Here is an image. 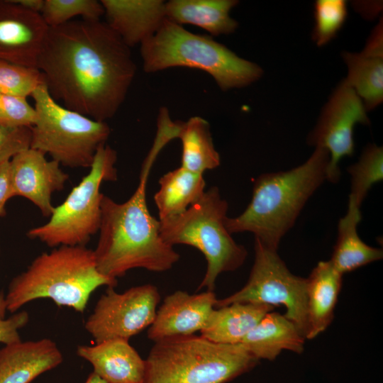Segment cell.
I'll list each match as a JSON object with an SVG mask.
<instances>
[{
	"label": "cell",
	"instance_id": "cell-1",
	"mask_svg": "<svg viewBox=\"0 0 383 383\" xmlns=\"http://www.w3.org/2000/svg\"><path fill=\"white\" fill-rule=\"evenodd\" d=\"M50 96L99 121L113 118L136 74L131 48L100 21L50 28L37 62Z\"/></svg>",
	"mask_w": 383,
	"mask_h": 383
},
{
	"label": "cell",
	"instance_id": "cell-2",
	"mask_svg": "<svg viewBox=\"0 0 383 383\" xmlns=\"http://www.w3.org/2000/svg\"><path fill=\"white\" fill-rule=\"evenodd\" d=\"M152 165L144 161L132 196L118 203L103 195L99 238L94 252L96 268L117 280L134 268L162 272L170 270L180 255L160 233V221L152 216L146 201V187Z\"/></svg>",
	"mask_w": 383,
	"mask_h": 383
},
{
	"label": "cell",
	"instance_id": "cell-3",
	"mask_svg": "<svg viewBox=\"0 0 383 383\" xmlns=\"http://www.w3.org/2000/svg\"><path fill=\"white\" fill-rule=\"evenodd\" d=\"M328 152L315 148L309 159L287 171L264 173L253 184L245 211L225 225L232 233L250 232L265 246L277 250L309 199L327 180Z\"/></svg>",
	"mask_w": 383,
	"mask_h": 383
},
{
	"label": "cell",
	"instance_id": "cell-4",
	"mask_svg": "<svg viewBox=\"0 0 383 383\" xmlns=\"http://www.w3.org/2000/svg\"><path fill=\"white\" fill-rule=\"evenodd\" d=\"M117 280L97 270L92 250L85 246H59L35 257L26 271L11 281L5 296L11 313L24 304L48 298L58 306L83 313L90 296L98 287H114Z\"/></svg>",
	"mask_w": 383,
	"mask_h": 383
},
{
	"label": "cell",
	"instance_id": "cell-5",
	"mask_svg": "<svg viewBox=\"0 0 383 383\" xmlns=\"http://www.w3.org/2000/svg\"><path fill=\"white\" fill-rule=\"evenodd\" d=\"M140 46L145 72L177 67L197 69L209 74L224 91L248 87L263 74L260 66L211 37L193 33L167 18Z\"/></svg>",
	"mask_w": 383,
	"mask_h": 383
},
{
	"label": "cell",
	"instance_id": "cell-6",
	"mask_svg": "<svg viewBox=\"0 0 383 383\" xmlns=\"http://www.w3.org/2000/svg\"><path fill=\"white\" fill-rule=\"evenodd\" d=\"M259 360L241 344H221L195 334L154 342L143 383H226Z\"/></svg>",
	"mask_w": 383,
	"mask_h": 383
},
{
	"label": "cell",
	"instance_id": "cell-7",
	"mask_svg": "<svg viewBox=\"0 0 383 383\" xmlns=\"http://www.w3.org/2000/svg\"><path fill=\"white\" fill-rule=\"evenodd\" d=\"M228 209V202L213 186L184 213L160 221V233L166 243L188 245L204 255L206 271L197 290L213 291L220 274L236 270L246 259V249L226 227Z\"/></svg>",
	"mask_w": 383,
	"mask_h": 383
},
{
	"label": "cell",
	"instance_id": "cell-8",
	"mask_svg": "<svg viewBox=\"0 0 383 383\" xmlns=\"http://www.w3.org/2000/svg\"><path fill=\"white\" fill-rule=\"evenodd\" d=\"M30 96L36 118L30 128V148L49 154L63 166L90 168L98 148L111 134L109 126L61 105L45 84Z\"/></svg>",
	"mask_w": 383,
	"mask_h": 383
},
{
	"label": "cell",
	"instance_id": "cell-9",
	"mask_svg": "<svg viewBox=\"0 0 383 383\" xmlns=\"http://www.w3.org/2000/svg\"><path fill=\"white\" fill-rule=\"evenodd\" d=\"M116 160L114 149L106 144L101 145L89 174L73 188L62 204L55 207L50 220L29 230L27 235L50 247L85 246L99 230L104 195L100 187L104 182L117 180Z\"/></svg>",
	"mask_w": 383,
	"mask_h": 383
},
{
	"label": "cell",
	"instance_id": "cell-10",
	"mask_svg": "<svg viewBox=\"0 0 383 383\" xmlns=\"http://www.w3.org/2000/svg\"><path fill=\"white\" fill-rule=\"evenodd\" d=\"M255 260L248 280L237 292L217 299L215 308L235 302H250L272 306H284L285 317L293 322L306 338V278L293 274L277 254L255 238Z\"/></svg>",
	"mask_w": 383,
	"mask_h": 383
},
{
	"label": "cell",
	"instance_id": "cell-11",
	"mask_svg": "<svg viewBox=\"0 0 383 383\" xmlns=\"http://www.w3.org/2000/svg\"><path fill=\"white\" fill-rule=\"evenodd\" d=\"M160 300L157 288L150 284L131 287L122 293L108 287L84 328L96 343L110 339L128 340L153 323Z\"/></svg>",
	"mask_w": 383,
	"mask_h": 383
},
{
	"label": "cell",
	"instance_id": "cell-12",
	"mask_svg": "<svg viewBox=\"0 0 383 383\" xmlns=\"http://www.w3.org/2000/svg\"><path fill=\"white\" fill-rule=\"evenodd\" d=\"M367 112L361 99L343 79L324 105L316 125L307 138L309 145L324 148L329 153L328 181L332 183L339 181L340 161L354 153L355 126L370 123Z\"/></svg>",
	"mask_w": 383,
	"mask_h": 383
},
{
	"label": "cell",
	"instance_id": "cell-13",
	"mask_svg": "<svg viewBox=\"0 0 383 383\" xmlns=\"http://www.w3.org/2000/svg\"><path fill=\"white\" fill-rule=\"evenodd\" d=\"M55 160L28 148L15 155L9 161L11 198L22 196L30 200L44 216H50L55 207L52 193L61 191L69 176Z\"/></svg>",
	"mask_w": 383,
	"mask_h": 383
},
{
	"label": "cell",
	"instance_id": "cell-14",
	"mask_svg": "<svg viewBox=\"0 0 383 383\" xmlns=\"http://www.w3.org/2000/svg\"><path fill=\"white\" fill-rule=\"evenodd\" d=\"M49 28L40 13L0 0V60L37 67Z\"/></svg>",
	"mask_w": 383,
	"mask_h": 383
},
{
	"label": "cell",
	"instance_id": "cell-15",
	"mask_svg": "<svg viewBox=\"0 0 383 383\" xmlns=\"http://www.w3.org/2000/svg\"><path fill=\"white\" fill-rule=\"evenodd\" d=\"M216 301L213 291L194 294L174 292L167 296L157 309L155 318L148 330V338L155 342L201 331L215 309Z\"/></svg>",
	"mask_w": 383,
	"mask_h": 383
},
{
	"label": "cell",
	"instance_id": "cell-16",
	"mask_svg": "<svg viewBox=\"0 0 383 383\" xmlns=\"http://www.w3.org/2000/svg\"><path fill=\"white\" fill-rule=\"evenodd\" d=\"M107 25L130 48L154 35L167 18L162 0H101Z\"/></svg>",
	"mask_w": 383,
	"mask_h": 383
},
{
	"label": "cell",
	"instance_id": "cell-17",
	"mask_svg": "<svg viewBox=\"0 0 383 383\" xmlns=\"http://www.w3.org/2000/svg\"><path fill=\"white\" fill-rule=\"evenodd\" d=\"M382 28L381 19L360 52H342L348 68L345 80L361 99L367 111L375 109L383 101Z\"/></svg>",
	"mask_w": 383,
	"mask_h": 383
},
{
	"label": "cell",
	"instance_id": "cell-18",
	"mask_svg": "<svg viewBox=\"0 0 383 383\" xmlns=\"http://www.w3.org/2000/svg\"><path fill=\"white\" fill-rule=\"evenodd\" d=\"M62 360L61 351L50 338L4 345L0 348V383H30Z\"/></svg>",
	"mask_w": 383,
	"mask_h": 383
},
{
	"label": "cell",
	"instance_id": "cell-19",
	"mask_svg": "<svg viewBox=\"0 0 383 383\" xmlns=\"http://www.w3.org/2000/svg\"><path fill=\"white\" fill-rule=\"evenodd\" d=\"M77 354L88 361L93 372L107 383H143L145 360L128 340L110 339L94 345H79Z\"/></svg>",
	"mask_w": 383,
	"mask_h": 383
},
{
	"label": "cell",
	"instance_id": "cell-20",
	"mask_svg": "<svg viewBox=\"0 0 383 383\" xmlns=\"http://www.w3.org/2000/svg\"><path fill=\"white\" fill-rule=\"evenodd\" d=\"M307 279L306 314L308 333L306 339H313L331 323L341 290L343 274L330 260L320 261Z\"/></svg>",
	"mask_w": 383,
	"mask_h": 383
},
{
	"label": "cell",
	"instance_id": "cell-21",
	"mask_svg": "<svg viewBox=\"0 0 383 383\" xmlns=\"http://www.w3.org/2000/svg\"><path fill=\"white\" fill-rule=\"evenodd\" d=\"M305 340L293 322L272 311L263 316L240 344L258 360H273L284 350L301 353Z\"/></svg>",
	"mask_w": 383,
	"mask_h": 383
},
{
	"label": "cell",
	"instance_id": "cell-22",
	"mask_svg": "<svg viewBox=\"0 0 383 383\" xmlns=\"http://www.w3.org/2000/svg\"><path fill=\"white\" fill-rule=\"evenodd\" d=\"M236 0H170L165 1L167 19L199 27L213 36L231 34L238 23L230 16Z\"/></svg>",
	"mask_w": 383,
	"mask_h": 383
},
{
	"label": "cell",
	"instance_id": "cell-23",
	"mask_svg": "<svg viewBox=\"0 0 383 383\" xmlns=\"http://www.w3.org/2000/svg\"><path fill=\"white\" fill-rule=\"evenodd\" d=\"M274 307L267 304L235 302L213 309L201 335L216 343L240 344L246 335Z\"/></svg>",
	"mask_w": 383,
	"mask_h": 383
},
{
	"label": "cell",
	"instance_id": "cell-24",
	"mask_svg": "<svg viewBox=\"0 0 383 383\" xmlns=\"http://www.w3.org/2000/svg\"><path fill=\"white\" fill-rule=\"evenodd\" d=\"M361 218L360 207L349 199L346 214L338 224V237L329 260L343 275L383 257L382 249L367 245L360 238L357 228Z\"/></svg>",
	"mask_w": 383,
	"mask_h": 383
},
{
	"label": "cell",
	"instance_id": "cell-25",
	"mask_svg": "<svg viewBox=\"0 0 383 383\" xmlns=\"http://www.w3.org/2000/svg\"><path fill=\"white\" fill-rule=\"evenodd\" d=\"M160 189L154 196L159 221L184 213L205 193L203 174L192 172L182 166L162 175Z\"/></svg>",
	"mask_w": 383,
	"mask_h": 383
},
{
	"label": "cell",
	"instance_id": "cell-26",
	"mask_svg": "<svg viewBox=\"0 0 383 383\" xmlns=\"http://www.w3.org/2000/svg\"><path fill=\"white\" fill-rule=\"evenodd\" d=\"M177 138L182 145V167L196 173L218 167L220 155L213 142L209 123L195 116L187 121H179Z\"/></svg>",
	"mask_w": 383,
	"mask_h": 383
},
{
	"label": "cell",
	"instance_id": "cell-27",
	"mask_svg": "<svg viewBox=\"0 0 383 383\" xmlns=\"http://www.w3.org/2000/svg\"><path fill=\"white\" fill-rule=\"evenodd\" d=\"M350 175L349 199L360 207L373 184L383 179V149L370 144L362 151L359 160L348 167Z\"/></svg>",
	"mask_w": 383,
	"mask_h": 383
},
{
	"label": "cell",
	"instance_id": "cell-28",
	"mask_svg": "<svg viewBox=\"0 0 383 383\" xmlns=\"http://www.w3.org/2000/svg\"><path fill=\"white\" fill-rule=\"evenodd\" d=\"M41 16L49 28L65 24L77 16L100 21L104 10L97 0H45Z\"/></svg>",
	"mask_w": 383,
	"mask_h": 383
},
{
	"label": "cell",
	"instance_id": "cell-29",
	"mask_svg": "<svg viewBox=\"0 0 383 383\" xmlns=\"http://www.w3.org/2000/svg\"><path fill=\"white\" fill-rule=\"evenodd\" d=\"M348 16L347 1L317 0L314 4V26L312 39L321 47L336 37Z\"/></svg>",
	"mask_w": 383,
	"mask_h": 383
},
{
	"label": "cell",
	"instance_id": "cell-30",
	"mask_svg": "<svg viewBox=\"0 0 383 383\" xmlns=\"http://www.w3.org/2000/svg\"><path fill=\"white\" fill-rule=\"evenodd\" d=\"M43 84L44 77L37 67L0 60V92L27 98Z\"/></svg>",
	"mask_w": 383,
	"mask_h": 383
},
{
	"label": "cell",
	"instance_id": "cell-31",
	"mask_svg": "<svg viewBox=\"0 0 383 383\" xmlns=\"http://www.w3.org/2000/svg\"><path fill=\"white\" fill-rule=\"evenodd\" d=\"M36 118L35 110L26 98L0 92V127L31 128Z\"/></svg>",
	"mask_w": 383,
	"mask_h": 383
},
{
	"label": "cell",
	"instance_id": "cell-32",
	"mask_svg": "<svg viewBox=\"0 0 383 383\" xmlns=\"http://www.w3.org/2000/svg\"><path fill=\"white\" fill-rule=\"evenodd\" d=\"M30 128L0 127V164L10 160L19 152L30 148Z\"/></svg>",
	"mask_w": 383,
	"mask_h": 383
},
{
	"label": "cell",
	"instance_id": "cell-33",
	"mask_svg": "<svg viewBox=\"0 0 383 383\" xmlns=\"http://www.w3.org/2000/svg\"><path fill=\"white\" fill-rule=\"evenodd\" d=\"M29 321L28 313L21 311L8 318H0V343L9 345L21 341L18 331Z\"/></svg>",
	"mask_w": 383,
	"mask_h": 383
},
{
	"label": "cell",
	"instance_id": "cell-34",
	"mask_svg": "<svg viewBox=\"0 0 383 383\" xmlns=\"http://www.w3.org/2000/svg\"><path fill=\"white\" fill-rule=\"evenodd\" d=\"M9 161L0 164V216L4 213L5 204L11 199Z\"/></svg>",
	"mask_w": 383,
	"mask_h": 383
},
{
	"label": "cell",
	"instance_id": "cell-35",
	"mask_svg": "<svg viewBox=\"0 0 383 383\" xmlns=\"http://www.w3.org/2000/svg\"><path fill=\"white\" fill-rule=\"evenodd\" d=\"M23 8L33 12L41 13L45 0H14Z\"/></svg>",
	"mask_w": 383,
	"mask_h": 383
},
{
	"label": "cell",
	"instance_id": "cell-36",
	"mask_svg": "<svg viewBox=\"0 0 383 383\" xmlns=\"http://www.w3.org/2000/svg\"><path fill=\"white\" fill-rule=\"evenodd\" d=\"M84 383H107L94 372H91L87 377Z\"/></svg>",
	"mask_w": 383,
	"mask_h": 383
},
{
	"label": "cell",
	"instance_id": "cell-37",
	"mask_svg": "<svg viewBox=\"0 0 383 383\" xmlns=\"http://www.w3.org/2000/svg\"><path fill=\"white\" fill-rule=\"evenodd\" d=\"M6 304L5 301V296L0 293V318H5L6 312Z\"/></svg>",
	"mask_w": 383,
	"mask_h": 383
}]
</instances>
